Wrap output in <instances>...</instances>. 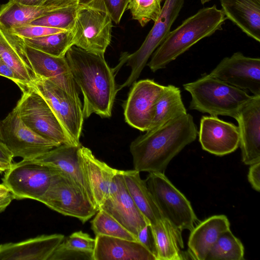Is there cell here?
I'll list each match as a JSON object with an SVG mask.
<instances>
[{
	"instance_id": "46",
	"label": "cell",
	"mask_w": 260,
	"mask_h": 260,
	"mask_svg": "<svg viewBox=\"0 0 260 260\" xmlns=\"http://www.w3.org/2000/svg\"><path fill=\"white\" fill-rule=\"evenodd\" d=\"M0 142L3 143V138L1 128V121H0Z\"/></svg>"
},
{
	"instance_id": "20",
	"label": "cell",
	"mask_w": 260,
	"mask_h": 260,
	"mask_svg": "<svg viewBox=\"0 0 260 260\" xmlns=\"http://www.w3.org/2000/svg\"><path fill=\"white\" fill-rule=\"evenodd\" d=\"M64 235H42L17 242L0 245V260H49Z\"/></svg>"
},
{
	"instance_id": "27",
	"label": "cell",
	"mask_w": 260,
	"mask_h": 260,
	"mask_svg": "<svg viewBox=\"0 0 260 260\" xmlns=\"http://www.w3.org/2000/svg\"><path fill=\"white\" fill-rule=\"evenodd\" d=\"M156 260H182L186 255L181 249L184 244L182 234L163 218L151 225Z\"/></svg>"
},
{
	"instance_id": "25",
	"label": "cell",
	"mask_w": 260,
	"mask_h": 260,
	"mask_svg": "<svg viewBox=\"0 0 260 260\" xmlns=\"http://www.w3.org/2000/svg\"><path fill=\"white\" fill-rule=\"evenodd\" d=\"M77 4L78 0L65 1L52 5L28 6L9 0L0 8V26L9 32L15 28L28 25L55 10Z\"/></svg>"
},
{
	"instance_id": "7",
	"label": "cell",
	"mask_w": 260,
	"mask_h": 260,
	"mask_svg": "<svg viewBox=\"0 0 260 260\" xmlns=\"http://www.w3.org/2000/svg\"><path fill=\"white\" fill-rule=\"evenodd\" d=\"M39 202L65 216L86 222L99 210L83 190L69 176L58 171Z\"/></svg>"
},
{
	"instance_id": "21",
	"label": "cell",
	"mask_w": 260,
	"mask_h": 260,
	"mask_svg": "<svg viewBox=\"0 0 260 260\" xmlns=\"http://www.w3.org/2000/svg\"><path fill=\"white\" fill-rule=\"evenodd\" d=\"M80 145L60 144L32 160L69 176L95 204L80 167L78 155Z\"/></svg>"
},
{
	"instance_id": "15",
	"label": "cell",
	"mask_w": 260,
	"mask_h": 260,
	"mask_svg": "<svg viewBox=\"0 0 260 260\" xmlns=\"http://www.w3.org/2000/svg\"><path fill=\"white\" fill-rule=\"evenodd\" d=\"M99 209L104 210L136 238L139 232L149 224L130 196L123 180L122 170L114 176L110 192Z\"/></svg>"
},
{
	"instance_id": "13",
	"label": "cell",
	"mask_w": 260,
	"mask_h": 260,
	"mask_svg": "<svg viewBox=\"0 0 260 260\" xmlns=\"http://www.w3.org/2000/svg\"><path fill=\"white\" fill-rule=\"evenodd\" d=\"M133 85L124 105L125 120L131 126L146 132L152 123L155 103L165 86L148 79Z\"/></svg>"
},
{
	"instance_id": "39",
	"label": "cell",
	"mask_w": 260,
	"mask_h": 260,
	"mask_svg": "<svg viewBox=\"0 0 260 260\" xmlns=\"http://www.w3.org/2000/svg\"><path fill=\"white\" fill-rule=\"evenodd\" d=\"M248 180L256 191L260 190V162L250 165L248 173Z\"/></svg>"
},
{
	"instance_id": "6",
	"label": "cell",
	"mask_w": 260,
	"mask_h": 260,
	"mask_svg": "<svg viewBox=\"0 0 260 260\" xmlns=\"http://www.w3.org/2000/svg\"><path fill=\"white\" fill-rule=\"evenodd\" d=\"M144 180L162 217L180 233L185 230L191 231L198 219L184 195L164 173H149Z\"/></svg>"
},
{
	"instance_id": "31",
	"label": "cell",
	"mask_w": 260,
	"mask_h": 260,
	"mask_svg": "<svg viewBox=\"0 0 260 260\" xmlns=\"http://www.w3.org/2000/svg\"><path fill=\"white\" fill-rule=\"evenodd\" d=\"M72 31H66L35 38H21L23 43L48 54L64 57L73 45Z\"/></svg>"
},
{
	"instance_id": "44",
	"label": "cell",
	"mask_w": 260,
	"mask_h": 260,
	"mask_svg": "<svg viewBox=\"0 0 260 260\" xmlns=\"http://www.w3.org/2000/svg\"><path fill=\"white\" fill-rule=\"evenodd\" d=\"M10 193L7 187L3 184H0V197L7 195Z\"/></svg>"
},
{
	"instance_id": "1",
	"label": "cell",
	"mask_w": 260,
	"mask_h": 260,
	"mask_svg": "<svg viewBox=\"0 0 260 260\" xmlns=\"http://www.w3.org/2000/svg\"><path fill=\"white\" fill-rule=\"evenodd\" d=\"M198 129L189 113L137 137L129 149L134 170L164 173L171 160L195 141Z\"/></svg>"
},
{
	"instance_id": "12",
	"label": "cell",
	"mask_w": 260,
	"mask_h": 260,
	"mask_svg": "<svg viewBox=\"0 0 260 260\" xmlns=\"http://www.w3.org/2000/svg\"><path fill=\"white\" fill-rule=\"evenodd\" d=\"M29 85L43 96L71 138L80 145L79 140L84 118L81 101L42 78H37Z\"/></svg>"
},
{
	"instance_id": "43",
	"label": "cell",
	"mask_w": 260,
	"mask_h": 260,
	"mask_svg": "<svg viewBox=\"0 0 260 260\" xmlns=\"http://www.w3.org/2000/svg\"><path fill=\"white\" fill-rule=\"evenodd\" d=\"M13 199V197L10 192L7 195L0 197V212L5 210Z\"/></svg>"
},
{
	"instance_id": "30",
	"label": "cell",
	"mask_w": 260,
	"mask_h": 260,
	"mask_svg": "<svg viewBox=\"0 0 260 260\" xmlns=\"http://www.w3.org/2000/svg\"><path fill=\"white\" fill-rule=\"evenodd\" d=\"M95 238L81 231L64 238L49 260H93Z\"/></svg>"
},
{
	"instance_id": "23",
	"label": "cell",
	"mask_w": 260,
	"mask_h": 260,
	"mask_svg": "<svg viewBox=\"0 0 260 260\" xmlns=\"http://www.w3.org/2000/svg\"><path fill=\"white\" fill-rule=\"evenodd\" d=\"M230 223L224 215L210 216L194 226L188 241L190 258L206 260L212 247L221 234L230 229Z\"/></svg>"
},
{
	"instance_id": "36",
	"label": "cell",
	"mask_w": 260,
	"mask_h": 260,
	"mask_svg": "<svg viewBox=\"0 0 260 260\" xmlns=\"http://www.w3.org/2000/svg\"><path fill=\"white\" fill-rule=\"evenodd\" d=\"M128 0H78V4L106 12L118 24L127 10Z\"/></svg>"
},
{
	"instance_id": "47",
	"label": "cell",
	"mask_w": 260,
	"mask_h": 260,
	"mask_svg": "<svg viewBox=\"0 0 260 260\" xmlns=\"http://www.w3.org/2000/svg\"><path fill=\"white\" fill-rule=\"evenodd\" d=\"M62 1H76V0H52V3H57Z\"/></svg>"
},
{
	"instance_id": "26",
	"label": "cell",
	"mask_w": 260,
	"mask_h": 260,
	"mask_svg": "<svg viewBox=\"0 0 260 260\" xmlns=\"http://www.w3.org/2000/svg\"><path fill=\"white\" fill-rule=\"evenodd\" d=\"M222 11L243 32L260 42V0H220Z\"/></svg>"
},
{
	"instance_id": "41",
	"label": "cell",
	"mask_w": 260,
	"mask_h": 260,
	"mask_svg": "<svg viewBox=\"0 0 260 260\" xmlns=\"http://www.w3.org/2000/svg\"><path fill=\"white\" fill-rule=\"evenodd\" d=\"M13 156L4 143L0 142V162L11 166Z\"/></svg>"
},
{
	"instance_id": "22",
	"label": "cell",
	"mask_w": 260,
	"mask_h": 260,
	"mask_svg": "<svg viewBox=\"0 0 260 260\" xmlns=\"http://www.w3.org/2000/svg\"><path fill=\"white\" fill-rule=\"evenodd\" d=\"M93 260H156L155 256L137 241L96 235Z\"/></svg>"
},
{
	"instance_id": "24",
	"label": "cell",
	"mask_w": 260,
	"mask_h": 260,
	"mask_svg": "<svg viewBox=\"0 0 260 260\" xmlns=\"http://www.w3.org/2000/svg\"><path fill=\"white\" fill-rule=\"evenodd\" d=\"M0 56L11 69L18 80L17 85H31L37 78L20 38L11 35L0 26Z\"/></svg>"
},
{
	"instance_id": "17",
	"label": "cell",
	"mask_w": 260,
	"mask_h": 260,
	"mask_svg": "<svg viewBox=\"0 0 260 260\" xmlns=\"http://www.w3.org/2000/svg\"><path fill=\"white\" fill-rule=\"evenodd\" d=\"M24 50L36 77L49 80L78 101V86L64 57L54 56L24 44Z\"/></svg>"
},
{
	"instance_id": "10",
	"label": "cell",
	"mask_w": 260,
	"mask_h": 260,
	"mask_svg": "<svg viewBox=\"0 0 260 260\" xmlns=\"http://www.w3.org/2000/svg\"><path fill=\"white\" fill-rule=\"evenodd\" d=\"M112 22L106 12L79 5L72 30L73 45L104 55L111 41Z\"/></svg>"
},
{
	"instance_id": "40",
	"label": "cell",
	"mask_w": 260,
	"mask_h": 260,
	"mask_svg": "<svg viewBox=\"0 0 260 260\" xmlns=\"http://www.w3.org/2000/svg\"><path fill=\"white\" fill-rule=\"evenodd\" d=\"M0 76L5 77L15 82L18 83V80L11 69L7 65L0 56Z\"/></svg>"
},
{
	"instance_id": "35",
	"label": "cell",
	"mask_w": 260,
	"mask_h": 260,
	"mask_svg": "<svg viewBox=\"0 0 260 260\" xmlns=\"http://www.w3.org/2000/svg\"><path fill=\"white\" fill-rule=\"evenodd\" d=\"M162 0H128L127 9L133 19L144 27L150 21L155 22L161 10Z\"/></svg>"
},
{
	"instance_id": "11",
	"label": "cell",
	"mask_w": 260,
	"mask_h": 260,
	"mask_svg": "<svg viewBox=\"0 0 260 260\" xmlns=\"http://www.w3.org/2000/svg\"><path fill=\"white\" fill-rule=\"evenodd\" d=\"M3 143L13 157L36 158L60 144L39 135L21 120L15 107L1 121Z\"/></svg>"
},
{
	"instance_id": "8",
	"label": "cell",
	"mask_w": 260,
	"mask_h": 260,
	"mask_svg": "<svg viewBox=\"0 0 260 260\" xmlns=\"http://www.w3.org/2000/svg\"><path fill=\"white\" fill-rule=\"evenodd\" d=\"M184 3V0H165L160 14L141 46L124 57L131 72L126 80L118 87V91L132 85L139 78L150 57L170 32Z\"/></svg>"
},
{
	"instance_id": "5",
	"label": "cell",
	"mask_w": 260,
	"mask_h": 260,
	"mask_svg": "<svg viewBox=\"0 0 260 260\" xmlns=\"http://www.w3.org/2000/svg\"><path fill=\"white\" fill-rule=\"evenodd\" d=\"M22 95L16 106L23 122L46 139L60 144L79 146L71 138L48 104L31 85H18Z\"/></svg>"
},
{
	"instance_id": "29",
	"label": "cell",
	"mask_w": 260,
	"mask_h": 260,
	"mask_svg": "<svg viewBox=\"0 0 260 260\" xmlns=\"http://www.w3.org/2000/svg\"><path fill=\"white\" fill-rule=\"evenodd\" d=\"M187 113L181 98L180 89L173 85L165 86L155 103L153 119L149 130L157 128Z\"/></svg>"
},
{
	"instance_id": "45",
	"label": "cell",
	"mask_w": 260,
	"mask_h": 260,
	"mask_svg": "<svg viewBox=\"0 0 260 260\" xmlns=\"http://www.w3.org/2000/svg\"><path fill=\"white\" fill-rule=\"evenodd\" d=\"M11 166L0 162V173L6 172Z\"/></svg>"
},
{
	"instance_id": "28",
	"label": "cell",
	"mask_w": 260,
	"mask_h": 260,
	"mask_svg": "<svg viewBox=\"0 0 260 260\" xmlns=\"http://www.w3.org/2000/svg\"><path fill=\"white\" fill-rule=\"evenodd\" d=\"M126 188L138 209L150 225H154L163 218L140 172L135 170H122Z\"/></svg>"
},
{
	"instance_id": "42",
	"label": "cell",
	"mask_w": 260,
	"mask_h": 260,
	"mask_svg": "<svg viewBox=\"0 0 260 260\" xmlns=\"http://www.w3.org/2000/svg\"><path fill=\"white\" fill-rule=\"evenodd\" d=\"M23 5L28 6H41L46 5H52V0H12ZM58 4V3H57Z\"/></svg>"
},
{
	"instance_id": "9",
	"label": "cell",
	"mask_w": 260,
	"mask_h": 260,
	"mask_svg": "<svg viewBox=\"0 0 260 260\" xmlns=\"http://www.w3.org/2000/svg\"><path fill=\"white\" fill-rule=\"evenodd\" d=\"M58 171L32 159L12 164L5 172L3 183L14 199L39 201L48 190Z\"/></svg>"
},
{
	"instance_id": "16",
	"label": "cell",
	"mask_w": 260,
	"mask_h": 260,
	"mask_svg": "<svg viewBox=\"0 0 260 260\" xmlns=\"http://www.w3.org/2000/svg\"><path fill=\"white\" fill-rule=\"evenodd\" d=\"M198 134L202 149L215 155L229 154L239 147L238 126L218 116H202Z\"/></svg>"
},
{
	"instance_id": "32",
	"label": "cell",
	"mask_w": 260,
	"mask_h": 260,
	"mask_svg": "<svg viewBox=\"0 0 260 260\" xmlns=\"http://www.w3.org/2000/svg\"><path fill=\"white\" fill-rule=\"evenodd\" d=\"M244 248L230 229L219 237L206 260H243Z\"/></svg>"
},
{
	"instance_id": "2",
	"label": "cell",
	"mask_w": 260,
	"mask_h": 260,
	"mask_svg": "<svg viewBox=\"0 0 260 260\" xmlns=\"http://www.w3.org/2000/svg\"><path fill=\"white\" fill-rule=\"evenodd\" d=\"M65 57L83 96L84 117L88 118L93 113L103 118L111 117L117 89L114 71L104 55L73 45Z\"/></svg>"
},
{
	"instance_id": "19",
	"label": "cell",
	"mask_w": 260,
	"mask_h": 260,
	"mask_svg": "<svg viewBox=\"0 0 260 260\" xmlns=\"http://www.w3.org/2000/svg\"><path fill=\"white\" fill-rule=\"evenodd\" d=\"M78 155L82 173L99 210L109 196L113 179L118 170L96 158L90 149L81 145Z\"/></svg>"
},
{
	"instance_id": "18",
	"label": "cell",
	"mask_w": 260,
	"mask_h": 260,
	"mask_svg": "<svg viewBox=\"0 0 260 260\" xmlns=\"http://www.w3.org/2000/svg\"><path fill=\"white\" fill-rule=\"evenodd\" d=\"M240 135L242 161L246 165L260 162V95H253L236 119Z\"/></svg>"
},
{
	"instance_id": "14",
	"label": "cell",
	"mask_w": 260,
	"mask_h": 260,
	"mask_svg": "<svg viewBox=\"0 0 260 260\" xmlns=\"http://www.w3.org/2000/svg\"><path fill=\"white\" fill-rule=\"evenodd\" d=\"M233 86L260 95V58L240 52L223 58L209 73Z\"/></svg>"
},
{
	"instance_id": "38",
	"label": "cell",
	"mask_w": 260,
	"mask_h": 260,
	"mask_svg": "<svg viewBox=\"0 0 260 260\" xmlns=\"http://www.w3.org/2000/svg\"><path fill=\"white\" fill-rule=\"evenodd\" d=\"M137 241L155 256V244L150 224L146 225L139 232Z\"/></svg>"
},
{
	"instance_id": "4",
	"label": "cell",
	"mask_w": 260,
	"mask_h": 260,
	"mask_svg": "<svg viewBox=\"0 0 260 260\" xmlns=\"http://www.w3.org/2000/svg\"><path fill=\"white\" fill-rule=\"evenodd\" d=\"M191 95L189 109L210 115L230 116L236 119L242 108L253 95L212 76L205 75L184 84Z\"/></svg>"
},
{
	"instance_id": "37",
	"label": "cell",
	"mask_w": 260,
	"mask_h": 260,
	"mask_svg": "<svg viewBox=\"0 0 260 260\" xmlns=\"http://www.w3.org/2000/svg\"><path fill=\"white\" fill-rule=\"evenodd\" d=\"M66 30L39 25L28 24L15 28L9 34L21 38H35L47 36Z\"/></svg>"
},
{
	"instance_id": "3",
	"label": "cell",
	"mask_w": 260,
	"mask_h": 260,
	"mask_svg": "<svg viewBox=\"0 0 260 260\" xmlns=\"http://www.w3.org/2000/svg\"><path fill=\"white\" fill-rule=\"evenodd\" d=\"M226 19L215 5L199 10L170 31L147 65L153 72L165 68L201 40L222 30Z\"/></svg>"
},
{
	"instance_id": "34",
	"label": "cell",
	"mask_w": 260,
	"mask_h": 260,
	"mask_svg": "<svg viewBox=\"0 0 260 260\" xmlns=\"http://www.w3.org/2000/svg\"><path fill=\"white\" fill-rule=\"evenodd\" d=\"M78 8V4L62 8L44 15L29 24L72 31Z\"/></svg>"
},
{
	"instance_id": "48",
	"label": "cell",
	"mask_w": 260,
	"mask_h": 260,
	"mask_svg": "<svg viewBox=\"0 0 260 260\" xmlns=\"http://www.w3.org/2000/svg\"><path fill=\"white\" fill-rule=\"evenodd\" d=\"M210 1H211V0H201V3H202L203 5H204V4H205V3H208V2H210Z\"/></svg>"
},
{
	"instance_id": "33",
	"label": "cell",
	"mask_w": 260,
	"mask_h": 260,
	"mask_svg": "<svg viewBox=\"0 0 260 260\" xmlns=\"http://www.w3.org/2000/svg\"><path fill=\"white\" fill-rule=\"evenodd\" d=\"M95 236L103 235L137 241L136 237L118 221L104 210L99 209L91 221Z\"/></svg>"
}]
</instances>
